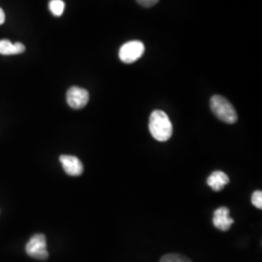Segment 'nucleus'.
Returning <instances> with one entry per match:
<instances>
[{
	"label": "nucleus",
	"instance_id": "nucleus-1",
	"mask_svg": "<svg viewBox=\"0 0 262 262\" xmlns=\"http://www.w3.org/2000/svg\"><path fill=\"white\" fill-rule=\"evenodd\" d=\"M149 130L151 136L159 142L169 140L173 133V125L167 114L161 110H155L150 114Z\"/></svg>",
	"mask_w": 262,
	"mask_h": 262
},
{
	"label": "nucleus",
	"instance_id": "nucleus-2",
	"mask_svg": "<svg viewBox=\"0 0 262 262\" xmlns=\"http://www.w3.org/2000/svg\"><path fill=\"white\" fill-rule=\"evenodd\" d=\"M210 106L219 120L229 124L237 122L238 116L234 107L224 96L214 95L210 100Z\"/></svg>",
	"mask_w": 262,
	"mask_h": 262
},
{
	"label": "nucleus",
	"instance_id": "nucleus-3",
	"mask_svg": "<svg viewBox=\"0 0 262 262\" xmlns=\"http://www.w3.org/2000/svg\"><path fill=\"white\" fill-rule=\"evenodd\" d=\"M26 252L30 257L45 260L49 257L47 251V241L45 235L42 233L33 235L26 247Z\"/></svg>",
	"mask_w": 262,
	"mask_h": 262
},
{
	"label": "nucleus",
	"instance_id": "nucleus-4",
	"mask_svg": "<svg viewBox=\"0 0 262 262\" xmlns=\"http://www.w3.org/2000/svg\"><path fill=\"white\" fill-rule=\"evenodd\" d=\"M144 52L145 46L141 41H129L120 49L119 57L123 63H133L143 56Z\"/></svg>",
	"mask_w": 262,
	"mask_h": 262
},
{
	"label": "nucleus",
	"instance_id": "nucleus-5",
	"mask_svg": "<svg viewBox=\"0 0 262 262\" xmlns=\"http://www.w3.org/2000/svg\"><path fill=\"white\" fill-rule=\"evenodd\" d=\"M66 100L71 108L79 110L84 108V106L89 103L90 94L83 88L72 86L68 90L66 94Z\"/></svg>",
	"mask_w": 262,
	"mask_h": 262
},
{
	"label": "nucleus",
	"instance_id": "nucleus-6",
	"mask_svg": "<svg viewBox=\"0 0 262 262\" xmlns=\"http://www.w3.org/2000/svg\"><path fill=\"white\" fill-rule=\"evenodd\" d=\"M59 160L66 174L70 176H80L84 171L83 163L80 159L74 156H60Z\"/></svg>",
	"mask_w": 262,
	"mask_h": 262
},
{
	"label": "nucleus",
	"instance_id": "nucleus-7",
	"mask_svg": "<svg viewBox=\"0 0 262 262\" xmlns=\"http://www.w3.org/2000/svg\"><path fill=\"white\" fill-rule=\"evenodd\" d=\"M234 221L229 216V210L226 207H221L216 209L213 216V224L217 229L222 231H227Z\"/></svg>",
	"mask_w": 262,
	"mask_h": 262
},
{
	"label": "nucleus",
	"instance_id": "nucleus-8",
	"mask_svg": "<svg viewBox=\"0 0 262 262\" xmlns=\"http://www.w3.org/2000/svg\"><path fill=\"white\" fill-rule=\"evenodd\" d=\"M228 183L229 178L223 171H215L207 179L208 186L215 191L222 190Z\"/></svg>",
	"mask_w": 262,
	"mask_h": 262
},
{
	"label": "nucleus",
	"instance_id": "nucleus-9",
	"mask_svg": "<svg viewBox=\"0 0 262 262\" xmlns=\"http://www.w3.org/2000/svg\"><path fill=\"white\" fill-rule=\"evenodd\" d=\"M26 51V47L21 43H11L9 40L3 39L0 40V55L10 56V55H19Z\"/></svg>",
	"mask_w": 262,
	"mask_h": 262
},
{
	"label": "nucleus",
	"instance_id": "nucleus-10",
	"mask_svg": "<svg viewBox=\"0 0 262 262\" xmlns=\"http://www.w3.org/2000/svg\"><path fill=\"white\" fill-rule=\"evenodd\" d=\"M49 9L54 16L60 17L66 9V3L62 0H51L49 3Z\"/></svg>",
	"mask_w": 262,
	"mask_h": 262
},
{
	"label": "nucleus",
	"instance_id": "nucleus-11",
	"mask_svg": "<svg viewBox=\"0 0 262 262\" xmlns=\"http://www.w3.org/2000/svg\"><path fill=\"white\" fill-rule=\"evenodd\" d=\"M159 262H191L186 256L177 254V253H169L164 255Z\"/></svg>",
	"mask_w": 262,
	"mask_h": 262
},
{
	"label": "nucleus",
	"instance_id": "nucleus-12",
	"mask_svg": "<svg viewBox=\"0 0 262 262\" xmlns=\"http://www.w3.org/2000/svg\"><path fill=\"white\" fill-rule=\"evenodd\" d=\"M252 203L257 209H262V192L261 190L254 191L252 195Z\"/></svg>",
	"mask_w": 262,
	"mask_h": 262
},
{
	"label": "nucleus",
	"instance_id": "nucleus-13",
	"mask_svg": "<svg viewBox=\"0 0 262 262\" xmlns=\"http://www.w3.org/2000/svg\"><path fill=\"white\" fill-rule=\"evenodd\" d=\"M159 0H137V2L140 4L141 6L149 8L152 7L154 5H156Z\"/></svg>",
	"mask_w": 262,
	"mask_h": 262
},
{
	"label": "nucleus",
	"instance_id": "nucleus-14",
	"mask_svg": "<svg viewBox=\"0 0 262 262\" xmlns=\"http://www.w3.org/2000/svg\"><path fill=\"white\" fill-rule=\"evenodd\" d=\"M4 21H5V13L2 8H0V26L3 25Z\"/></svg>",
	"mask_w": 262,
	"mask_h": 262
}]
</instances>
